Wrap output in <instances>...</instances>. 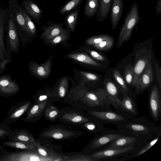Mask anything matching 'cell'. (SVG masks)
<instances>
[{
	"label": "cell",
	"mask_w": 161,
	"mask_h": 161,
	"mask_svg": "<svg viewBox=\"0 0 161 161\" xmlns=\"http://www.w3.org/2000/svg\"><path fill=\"white\" fill-rule=\"evenodd\" d=\"M100 0H86L84 8L85 16L91 18L97 13L100 4Z\"/></svg>",
	"instance_id": "obj_24"
},
{
	"label": "cell",
	"mask_w": 161,
	"mask_h": 161,
	"mask_svg": "<svg viewBox=\"0 0 161 161\" xmlns=\"http://www.w3.org/2000/svg\"><path fill=\"white\" fill-rule=\"evenodd\" d=\"M114 42L112 37L104 40L99 43L93 45L96 48L100 50H107L110 49L113 46Z\"/></svg>",
	"instance_id": "obj_34"
},
{
	"label": "cell",
	"mask_w": 161,
	"mask_h": 161,
	"mask_svg": "<svg viewBox=\"0 0 161 161\" xmlns=\"http://www.w3.org/2000/svg\"><path fill=\"white\" fill-rule=\"evenodd\" d=\"M79 13V8L70 12L66 14L64 19L65 26L71 32H73L76 26Z\"/></svg>",
	"instance_id": "obj_26"
},
{
	"label": "cell",
	"mask_w": 161,
	"mask_h": 161,
	"mask_svg": "<svg viewBox=\"0 0 161 161\" xmlns=\"http://www.w3.org/2000/svg\"><path fill=\"white\" fill-rule=\"evenodd\" d=\"M122 136L117 130L105 127L96 134L91 141L90 149L92 152V154L107 149L113 142Z\"/></svg>",
	"instance_id": "obj_3"
},
{
	"label": "cell",
	"mask_w": 161,
	"mask_h": 161,
	"mask_svg": "<svg viewBox=\"0 0 161 161\" xmlns=\"http://www.w3.org/2000/svg\"><path fill=\"white\" fill-rule=\"evenodd\" d=\"M8 18V9H4L0 5V58L3 59V53L6 51L4 41L5 26Z\"/></svg>",
	"instance_id": "obj_17"
},
{
	"label": "cell",
	"mask_w": 161,
	"mask_h": 161,
	"mask_svg": "<svg viewBox=\"0 0 161 161\" xmlns=\"http://www.w3.org/2000/svg\"><path fill=\"white\" fill-rule=\"evenodd\" d=\"M122 100L115 108V111L128 119L136 117L138 114L137 103L133 96L124 93Z\"/></svg>",
	"instance_id": "obj_4"
},
{
	"label": "cell",
	"mask_w": 161,
	"mask_h": 161,
	"mask_svg": "<svg viewBox=\"0 0 161 161\" xmlns=\"http://www.w3.org/2000/svg\"><path fill=\"white\" fill-rule=\"evenodd\" d=\"M113 75L115 80L121 88V91L122 93L123 94L129 93L128 88L119 71L117 69H114L113 71Z\"/></svg>",
	"instance_id": "obj_31"
},
{
	"label": "cell",
	"mask_w": 161,
	"mask_h": 161,
	"mask_svg": "<svg viewBox=\"0 0 161 161\" xmlns=\"http://www.w3.org/2000/svg\"><path fill=\"white\" fill-rule=\"evenodd\" d=\"M9 141L21 142L29 144H34V140L32 136L23 130L14 131L10 134Z\"/></svg>",
	"instance_id": "obj_23"
},
{
	"label": "cell",
	"mask_w": 161,
	"mask_h": 161,
	"mask_svg": "<svg viewBox=\"0 0 161 161\" xmlns=\"http://www.w3.org/2000/svg\"><path fill=\"white\" fill-rule=\"evenodd\" d=\"M91 115L100 122L106 125H118L128 119L127 118L112 109L104 110H91Z\"/></svg>",
	"instance_id": "obj_6"
},
{
	"label": "cell",
	"mask_w": 161,
	"mask_h": 161,
	"mask_svg": "<svg viewBox=\"0 0 161 161\" xmlns=\"http://www.w3.org/2000/svg\"><path fill=\"white\" fill-rule=\"evenodd\" d=\"M31 18L40 24L42 16L43 10L33 0H23L20 4Z\"/></svg>",
	"instance_id": "obj_12"
},
{
	"label": "cell",
	"mask_w": 161,
	"mask_h": 161,
	"mask_svg": "<svg viewBox=\"0 0 161 161\" xmlns=\"http://www.w3.org/2000/svg\"><path fill=\"white\" fill-rule=\"evenodd\" d=\"M8 5V11L12 14L18 33L23 32L28 34L20 5L16 0H9Z\"/></svg>",
	"instance_id": "obj_8"
},
{
	"label": "cell",
	"mask_w": 161,
	"mask_h": 161,
	"mask_svg": "<svg viewBox=\"0 0 161 161\" xmlns=\"http://www.w3.org/2000/svg\"><path fill=\"white\" fill-rule=\"evenodd\" d=\"M134 147L123 148H108L95 153L91 156L98 161H116L117 158L123 157L132 153Z\"/></svg>",
	"instance_id": "obj_5"
},
{
	"label": "cell",
	"mask_w": 161,
	"mask_h": 161,
	"mask_svg": "<svg viewBox=\"0 0 161 161\" xmlns=\"http://www.w3.org/2000/svg\"><path fill=\"white\" fill-rule=\"evenodd\" d=\"M3 145L16 149L31 150L34 148V144H29L21 142L14 141H9L3 142Z\"/></svg>",
	"instance_id": "obj_29"
},
{
	"label": "cell",
	"mask_w": 161,
	"mask_h": 161,
	"mask_svg": "<svg viewBox=\"0 0 161 161\" xmlns=\"http://www.w3.org/2000/svg\"><path fill=\"white\" fill-rule=\"evenodd\" d=\"M51 61L49 60L41 64L33 63L30 65L31 71L35 75L42 78L46 77L50 74Z\"/></svg>",
	"instance_id": "obj_20"
},
{
	"label": "cell",
	"mask_w": 161,
	"mask_h": 161,
	"mask_svg": "<svg viewBox=\"0 0 161 161\" xmlns=\"http://www.w3.org/2000/svg\"><path fill=\"white\" fill-rule=\"evenodd\" d=\"M83 118L80 116H76L71 119V121L74 123H78L81 121Z\"/></svg>",
	"instance_id": "obj_41"
},
{
	"label": "cell",
	"mask_w": 161,
	"mask_h": 161,
	"mask_svg": "<svg viewBox=\"0 0 161 161\" xmlns=\"http://www.w3.org/2000/svg\"><path fill=\"white\" fill-rule=\"evenodd\" d=\"M30 104V103L27 102L24 103H21L18 106H16L15 108H13V111H10L8 113L7 118L8 121L13 122L18 119L27 110Z\"/></svg>",
	"instance_id": "obj_25"
},
{
	"label": "cell",
	"mask_w": 161,
	"mask_h": 161,
	"mask_svg": "<svg viewBox=\"0 0 161 161\" xmlns=\"http://www.w3.org/2000/svg\"><path fill=\"white\" fill-rule=\"evenodd\" d=\"M38 151L39 153L42 156H46L47 155V153L46 151L42 148H39Z\"/></svg>",
	"instance_id": "obj_44"
},
{
	"label": "cell",
	"mask_w": 161,
	"mask_h": 161,
	"mask_svg": "<svg viewBox=\"0 0 161 161\" xmlns=\"http://www.w3.org/2000/svg\"><path fill=\"white\" fill-rule=\"evenodd\" d=\"M156 13L158 14H161V0H158L156 6Z\"/></svg>",
	"instance_id": "obj_39"
},
{
	"label": "cell",
	"mask_w": 161,
	"mask_h": 161,
	"mask_svg": "<svg viewBox=\"0 0 161 161\" xmlns=\"http://www.w3.org/2000/svg\"><path fill=\"white\" fill-rule=\"evenodd\" d=\"M161 135V125L155 135L148 141L143 147L138 151L128 155L117 158L116 161H125L128 160L142 154L148 151L158 141Z\"/></svg>",
	"instance_id": "obj_14"
},
{
	"label": "cell",
	"mask_w": 161,
	"mask_h": 161,
	"mask_svg": "<svg viewBox=\"0 0 161 161\" xmlns=\"http://www.w3.org/2000/svg\"><path fill=\"white\" fill-rule=\"evenodd\" d=\"M67 85V80L64 78L60 81L58 89L59 94L61 97H64L65 95Z\"/></svg>",
	"instance_id": "obj_36"
},
{
	"label": "cell",
	"mask_w": 161,
	"mask_h": 161,
	"mask_svg": "<svg viewBox=\"0 0 161 161\" xmlns=\"http://www.w3.org/2000/svg\"><path fill=\"white\" fill-rule=\"evenodd\" d=\"M80 73L88 80L94 81L99 80V76L95 74L84 71H81Z\"/></svg>",
	"instance_id": "obj_38"
},
{
	"label": "cell",
	"mask_w": 161,
	"mask_h": 161,
	"mask_svg": "<svg viewBox=\"0 0 161 161\" xmlns=\"http://www.w3.org/2000/svg\"><path fill=\"white\" fill-rule=\"evenodd\" d=\"M40 160L37 156L27 151L13 152L7 153L0 158L3 161H25Z\"/></svg>",
	"instance_id": "obj_13"
},
{
	"label": "cell",
	"mask_w": 161,
	"mask_h": 161,
	"mask_svg": "<svg viewBox=\"0 0 161 161\" xmlns=\"http://www.w3.org/2000/svg\"><path fill=\"white\" fill-rule=\"evenodd\" d=\"M141 19L138 4L137 3H134L127 14L120 29L117 42V47H121L125 42L130 39L133 30Z\"/></svg>",
	"instance_id": "obj_2"
},
{
	"label": "cell",
	"mask_w": 161,
	"mask_h": 161,
	"mask_svg": "<svg viewBox=\"0 0 161 161\" xmlns=\"http://www.w3.org/2000/svg\"><path fill=\"white\" fill-rule=\"evenodd\" d=\"M138 58L133 67L134 76L133 86L135 85L141 73L152 58L151 51L145 50L138 54Z\"/></svg>",
	"instance_id": "obj_11"
},
{
	"label": "cell",
	"mask_w": 161,
	"mask_h": 161,
	"mask_svg": "<svg viewBox=\"0 0 161 161\" xmlns=\"http://www.w3.org/2000/svg\"><path fill=\"white\" fill-rule=\"evenodd\" d=\"M47 98V96L46 95H42L39 97V100L40 101H42L45 100V99H46Z\"/></svg>",
	"instance_id": "obj_47"
},
{
	"label": "cell",
	"mask_w": 161,
	"mask_h": 161,
	"mask_svg": "<svg viewBox=\"0 0 161 161\" xmlns=\"http://www.w3.org/2000/svg\"><path fill=\"white\" fill-rule=\"evenodd\" d=\"M83 0H69L59 9L58 13L64 15L70 11L79 8Z\"/></svg>",
	"instance_id": "obj_28"
},
{
	"label": "cell",
	"mask_w": 161,
	"mask_h": 161,
	"mask_svg": "<svg viewBox=\"0 0 161 161\" xmlns=\"http://www.w3.org/2000/svg\"><path fill=\"white\" fill-rule=\"evenodd\" d=\"M148 104L150 116L154 122H158L161 116V98L159 88L156 86L150 91Z\"/></svg>",
	"instance_id": "obj_7"
},
{
	"label": "cell",
	"mask_w": 161,
	"mask_h": 161,
	"mask_svg": "<svg viewBox=\"0 0 161 161\" xmlns=\"http://www.w3.org/2000/svg\"><path fill=\"white\" fill-rule=\"evenodd\" d=\"M112 37L107 35H96L88 38L86 40V43L89 45L99 43L101 42L110 38Z\"/></svg>",
	"instance_id": "obj_33"
},
{
	"label": "cell",
	"mask_w": 161,
	"mask_h": 161,
	"mask_svg": "<svg viewBox=\"0 0 161 161\" xmlns=\"http://www.w3.org/2000/svg\"><path fill=\"white\" fill-rule=\"evenodd\" d=\"M19 90L15 81L12 80L8 76L0 77V91L3 94H12L17 92Z\"/></svg>",
	"instance_id": "obj_15"
},
{
	"label": "cell",
	"mask_w": 161,
	"mask_h": 161,
	"mask_svg": "<svg viewBox=\"0 0 161 161\" xmlns=\"http://www.w3.org/2000/svg\"><path fill=\"white\" fill-rule=\"evenodd\" d=\"M159 126L155 125L150 116L146 115L128 119L116 127L117 130L122 136H132L137 139L133 153L147 143L157 133Z\"/></svg>",
	"instance_id": "obj_1"
},
{
	"label": "cell",
	"mask_w": 161,
	"mask_h": 161,
	"mask_svg": "<svg viewBox=\"0 0 161 161\" xmlns=\"http://www.w3.org/2000/svg\"></svg>",
	"instance_id": "obj_48"
},
{
	"label": "cell",
	"mask_w": 161,
	"mask_h": 161,
	"mask_svg": "<svg viewBox=\"0 0 161 161\" xmlns=\"http://www.w3.org/2000/svg\"><path fill=\"white\" fill-rule=\"evenodd\" d=\"M124 75L126 84L129 86H133L134 76L133 66L130 64H128L124 69Z\"/></svg>",
	"instance_id": "obj_32"
},
{
	"label": "cell",
	"mask_w": 161,
	"mask_h": 161,
	"mask_svg": "<svg viewBox=\"0 0 161 161\" xmlns=\"http://www.w3.org/2000/svg\"><path fill=\"white\" fill-rule=\"evenodd\" d=\"M22 13L25 19L28 34L30 36L34 35L36 33V29L32 20L27 14L24 8L21 6Z\"/></svg>",
	"instance_id": "obj_30"
},
{
	"label": "cell",
	"mask_w": 161,
	"mask_h": 161,
	"mask_svg": "<svg viewBox=\"0 0 161 161\" xmlns=\"http://www.w3.org/2000/svg\"><path fill=\"white\" fill-rule=\"evenodd\" d=\"M63 135L60 133H56L54 134L53 135V137L56 139H60L63 138Z\"/></svg>",
	"instance_id": "obj_43"
},
{
	"label": "cell",
	"mask_w": 161,
	"mask_h": 161,
	"mask_svg": "<svg viewBox=\"0 0 161 161\" xmlns=\"http://www.w3.org/2000/svg\"><path fill=\"white\" fill-rule=\"evenodd\" d=\"M156 74L157 76V79L159 82V89H161L160 80L161 76H159V75H161L160 69H159L158 66L156 65Z\"/></svg>",
	"instance_id": "obj_40"
},
{
	"label": "cell",
	"mask_w": 161,
	"mask_h": 161,
	"mask_svg": "<svg viewBox=\"0 0 161 161\" xmlns=\"http://www.w3.org/2000/svg\"><path fill=\"white\" fill-rule=\"evenodd\" d=\"M123 0H113L110 14L112 28L115 29L121 18L123 9Z\"/></svg>",
	"instance_id": "obj_16"
},
{
	"label": "cell",
	"mask_w": 161,
	"mask_h": 161,
	"mask_svg": "<svg viewBox=\"0 0 161 161\" xmlns=\"http://www.w3.org/2000/svg\"><path fill=\"white\" fill-rule=\"evenodd\" d=\"M113 0H100V4L97 13V19L103 22L108 17Z\"/></svg>",
	"instance_id": "obj_22"
},
{
	"label": "cell",
	"mask_w": 161,
	"mask_h": 161,
	"mask_svg": "<svg viewBox=\"0 0 161 161\" xmlns=\"http://www.w3.org/2000/svg\"><path fill=\"white\" fill-rule=\"evenodd\" d=\"M105 90L112 105L115 108L119 103L120 100L118 97L119 90L117 86L111 80L107 79L104 83Z\"/></svg>",
	"instance_id": "obj_19"
},
{
	"label": "cell",
	"mask_w": 161,
	"mask_h": 161,
	"mask_svg": "<svg viewBox=\"0 0 161 161\" xmlns=\"http://www.w3.org/2000/svg\"><path fill=\"white\" fill-rule=\"evenodd\" d=\"M69 57L76 61L91 65L99 66L101 64L97 62L85 53H74L69 55Z\"/></svg>",
	"instance_id": "obj_27"
},
{
	"label": "cell",
	"mask_w": 161,
	"mask_h": 161,
	"mask_svg": "<svg viewBox=\"0 0 161 161\" xmlns=\"http://www.w3.org/2000/svg\"><path fill=\"white\" fill-rule=\"evenodd\" d=\"M9 61L8 60H3L2 62L0 63V67L2 69H3L5 67L6 64L8 63Z\"/></svg>",
	"instance_id": "obj_46"
},
{
	"label": "cell",
	"mask_w": 161,
	"mask_h": 161,
	"mask_svg": "<svg viewBox=\"0 0 161 161\" xmlns=\"http://www.w3.org/2000/svg\"><path fill=\"white\" fill-rule=\"evenodd\" d=\"M86 50L94 58L101 61H104L106 60V59L102 55L96 51L86 49Z\"/></svg>",
	"instance_id": "obj_37"
},
{
	"label": "cell",
	"mask_w": 161,
	"mask_h": 161,
	"mask_svg": "<svg viewBox=\"0 0 161 161\" xmlns=\"http://www.w3.org/2000/svg\"><path fill=\"white\" fill-rule=\"evenodd\" d=\"M68 34V31L64 29L62 32L50 40V42L53 45L58 44L67 38Z\"/></svg>",
	"instance_id": "obj_35"
},
{
	"label": "cell",
	"mask_w": 161,
	"mask_h": 161,
	"mask_svg": "<svg viewBox=\"0 0 161 161\" xmlns=\"http://www.w3.org/2000/svg\"><path fill=\"white\" fill-rule=\"evenodd\" d=\"M153 77L152 63L150 62L146 65L135 85V95L142 93L152 82Z\"/></svg>",
	"instance_id": "obj_9"
},
{
	"label": "cell",
	"mask_w": 161,
	"mask_h": 161,
	"mask_svg": "<svg viewBox=\"0 0 161 161\" xmlns=\"http://www.w3.org/2000/svg\"><path fill=\"white\" fill-rule=\"evenodd\" d=\"M48 26L45 25L42 28L43 31L42 36L47 40H50L63 32L64 28L63 27V23H55L51 22L48 23Z\"/></svg>",
	"instance_id": "obj_18"
},
{
	"label": "cell",
	"mask_w": 161,
	"mask_h": 161,
	"mask_svg": "<svg viewBox=\"0 0 161 161\" xmlns=\"http://www.w3.org/2000/svg\"><path fill=\"white\" fill-rule=\"evenodd\" d=\"M57 114V112L55 110H53L50 112L49 114V116L50 118H54Z\"/></svg>",
	"instance_id": "obj_45"
},
{
	"label": "cell",
	"mask_w": 161,
	"mask_h": 161,
	"mask_svg": "<svg viewBox=\"0 0 161 161\" xmlns=\"http://www.w3.org/2000/svg\"><path fill=\"white\" fill-rule=\"evenodd\" d=\"M8 133L10 134V132H8L4 129L0 128V138L3 136L8 135Z\"/></svg>",
	"instance_id": "obj_42"
},
{
	"label": "cell",
	"mask_w": 161,
	"mask_h": 161,
	"mask_svg": "<svg viewBox=\"0 0 161 161\" xmlns=\"http://www.w3.org/2000/svg\"><path fill=\"white\" fill-rule=\"evenodd\" d=\"M8 18L5 30L6 31L11 49L13 52L17 53L20 45L19 33L12 14L8 11Z\"/></svg>",
	"instance_id": "obj_10"
},
{
	"label": "cell",
	"mask_w": 161,
	"mask_h": 161,
	"mask_svg": "<svg viewBox=\"0 0 161 161\" xmlns=\"http://www.w3.org/2000/svg\"><path fill=\"white\" fill-rule=\"evenodd\" d=\"M136 142L135 137L122 136L113 142L107 148H123L132 146L134 147Z\"/></svg>",
	"instance_id": "obj_21"
}]
</instances>
